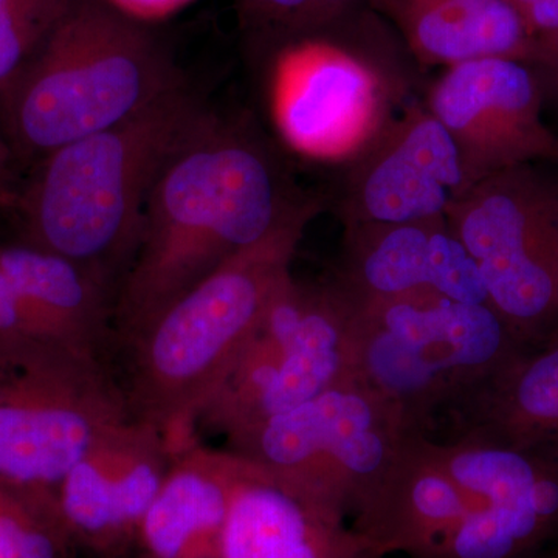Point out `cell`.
Returning a JSON list of instances; mask_svg holds the SVG:
<instances>
[{
  "label": "cell",
  "instance_id": "83f0119b",
  "mask_svg": "<svg viewBox=\"0 0 558 558\" xmlns=\"http://www.w3.org/2000/svg\"><path fill=\"white\" fill-rule=\"evenodd\" d=\"M509 2L512 3L513 7H515L517 11H519L521 16V11L527 9V7L531 5L532 2H535V0H509Z\"/></svg>",
  "mask_w": 558,
  "mask_h": 558
},
{
  "label": "cell",
  "instance_id": "5bb4252c",
  "mask_svg": "<svg viewBox=\"0 0 558 558\" xmlns=\"http://www.w3.org/2000/svg\"><path fill=\"white\" fill-rule=\"evenodd\" d=\"M174 457L159 429L134 418L87 450L58 488V508L81 554L105 558L138 550L140 526Z\"/></svg>",
  "mask_w": 558,
  "mask_h": 558
},
{
  "label": "cell",
  "instance_id": "f1b7e54d",
  "mask_svg": "<svg viewBox=\"0 0 558 558\" xmlns=\"http://www.w3.org/2000/svg\"><path fill=\"white\" fill-rule=\"evenodd\" d=\"M542 558H558V539L554 543Z\"/></svg>",
  "mask_w": 558,
  "mask_h": 558
},
{
  "label": "cell",
  "instance_id": "7c38bea8",
  "mask_svg": "<svg viewBox=\"0 0 558 558\" xmlns=\"http://www.w3.org/2000/svg\"><path fill=\"white\" fill-rule=\"evenodd\" d=\"M380 76L326 40L286 44L274 72V113L293 149L322 161L352 160L385 128Z\"/></svg>",
  "mask_w": 558,
  "mask_h": 558
},
{
  "label": "cell",
  "instance_id": "603a6c76",
  "mask_svg": "<svg viewBox=\"0 0 558 558\" xmlns=\"http://www.w3.org/2000/svg\"><path fill=\"white\" fill-rule=\"evenodd\" d=\"M349 2L352 0H236L247 24L299 39Z\"/></svg>",
  "mask_w": 558,
  "mask_h": 558
},
{
  "label": "cell",
  "instance_id": "f546056e",
  "mask_svg": "<svg viewBox=\"0 0 558 558\" xmlns=\"http://www.w3.org/2000/svg\"><path fill=\"white\" fill-rule=\"evenodd\" d=\"M105 558H145V557H143L142 554L138 553V550H134V553L123 554V556L105 557Z\"/></svg>",
  "mask_w": 558,
  "mask_h": 558
},
{
  "label": "cell",
  "instance_id": "e0dca14e",
  "mask_svg": "<svg viewBox=\"0 0 558 558\" xmlns=\"http://www.w3.org/2000/svg\"><path fill=\"white\" fill-rule=\"evenodd\" d=\"M242 458L193 444L172 459L138 531L145 558H220Z\"/></svg>",
  "mask_w": 558,
  "mask_h": 558
},
{
  "label": "cell",
  "instance_id": "9c48e42d",
  "mask_svg": "<svg viewBox=\"0 0 558 558\" xmlns=\"http://www.w3.org/2000/svg\"><path fill=\"white\" fill-rule=\"evenodd\" d=\"M413 425L357 380L227 438V450L351 515Z\"/></svg>",
  "mask_w": 558,
  "mask_h": 558
},
{
  "label": "cell",
  "instance_id": "7a4b0ae2",
  "mask_svg": "<svg viewBox=\"0 0 558 558\" xmlns=\"http://www.w3.org/2000/svg\"><path fill=\"white\" fill-rule=\"evenodd\" d=\"M301 199L259 137L205 109L150 190L110 348L267 236Z\"/></svg>",
  "mask_w": 558,
  "mask_h": 558
},
{
  "label": "cell",
  "instance_id": "ac0fdd59",
  "mask_svg": "<svg viewBox=\"0 0 558 558\" xmlns=\"http://www.w3.org/2000/svg\"><path fill=\"white\" fill-rule=\"evenodd\" d=\"M442 421L444 432L558 453V336L521 349Z\"/></svg>",
  "mask_w": 558,
  "mask_h": 558
},
{
  "label": "cell",
  "instance_id": "ba28073f",
  "mask_svg": "<svg viewBox=\"0 0 558 558\" xmlns=\"http://www.w3.org/2000/svg\"><path fill=\"white\" fill-rule=\"evenodd\" d=\"M351 380L354 328L347 293L333 279L303 282L290 275L197 427L227 439Z\"/></svg>",
  "mask_w": 558,
  "mask_h": 558
},
{
  "label": "cell",
  "instance_id": "2e32d148",
  "mask_svg": "<svg viewBox=\"0 0 558 558\" xmlns=\"http://www.w3.org/2000/svg\"><path fill=\"white\" fill-rule=\"evenodd\" d=\"M220 558H381L341 510L242 458Z\"/></svg>",
  "mask_w": 558,
  "mask_h": 558
},
{
  "label": "cell",
  "instance_id": "44dd1931",
  "mask_svg": "<svg viewBox=\"0 0 558 558\" xmlns=\"http://www.w3.org/2000/svg\"><path fill=\"white\" fill-rule=\"evenodd\" d=\"M57 495L0 487V558H78Z\"/></svg>",
  "mask_w": 558,
  "mask_h": 558
},
{
  "label": "cell",
  "instance_id": "277c9868",
  "mask_svg": "<svg viewBox=\"0 0 558 558\" xmlns=\"http://www.w3.org/2000/svg\"><path fill=\"white\" fill-rule=\"evenodd\" d=\"M205 112L185 81L117 126L36 161L10 207L20 242L78 264L119 299L165 161Z\"/></svg>",
  "mask_w": 558,
  "mask_h": 558
},
{
  "label": "cell",
  "instance_id": "52a82bcc",
  "mask_svg": "<svg viewBox=\"0 0 558 558\" xmlns=\"http://www.w3.org/2000/svg\"><path fill=\"white\" fill-rule=\"evenodd\" d=\"M128 418L102 355L69 341L0 336V487L58 497L70 469Z\"/></svg>",
  "mask_w": 558,
  "mask_h": 558
},
{
  "label": "cell",
  "instance_id": "9a60e30c",
  "mask_svg": "<svg viewBox=\"0 0 558 558\" xmlns=\"http://www.w3.org/2000/svg\"><path fill=\"white\" fill-rule=\"evenodd\" d=\"M333 281L357 299L429 292L462 303L488 304L478 266L447 218L347 227Z\"/></svg>",
  "mask_w": 558,
  "mask_h": 558
},
{
  "label": "cell",
  "instance_id": "8992f818",
  "mask_svg": "<svg viewBox=\"0 0 558 558\" xmlns=\"http://www.w3.org/2000/svg\"><path fill=\"white\" fill-rule=\"evenodd\" d=\"M347 296L355 380L417 429L435 427L524 348L488 304L429 292Z\"/></svg>",
  "mask_w": 558,
  "mask_h": 558
},
{
  "label": "cell",
  "instance_id": "4316f807",
  "mask_svg": "<svg viewBox=\"0 0 558 558\" xmlns=\"http://www.w3.org/2000/svg\"><path fill=\"white\" fill-rule=\"evenodd\" d=\"M521 17L539 31L558 32V0H535L521 11Z\"/></svg>",
  "mask_w": 558,
  "mask_h": 558
},
{
  "label": "cell",
  "instance_id": "30bf717a",
  "mask_svg": "<svg viewBox=\"0 0 558 558\" xmlns=\"http://www.w3.org/2000/svg\"><path fill=\"white\" fill-rule=\"evenodd\" d=\"M447 222L524 348L558 336V183L526 165L472 186Z\"/></svg>",
  "mask_w": 558,
  "mask_h": 558
},
{
  "label": "cell",
  "instance_id": "d6986e66",
  "mask_svg": "<svg viewBox=\"0 0 558 558\" xmlns=\"http://www.w3.org/2000/svg\"><path fill=\"white\" fill-rule=\"evenodd\" d=\"M0 267L25 303L70 343L106 359L116 299L89 271L64 256L24 242H0Z\"/></svg>",
  "mask_w": 558,
  "mask_h": 558
},
{
  "label": "cell",
  "instance_id": "cb8c5ba5",
  "mask_svg": "<svg viewBox=\"0 0 558 558\" xmlns=\"http://www.w3.org/2000/svg\"><path fill=\"white\" fill-rule=\"evenodd\" d=\"M0 336L38 337V339L62 340L46 319L40 318L25 303L13 282L0 267ZM70 343V341H69ZM75 344V343H73Z\"/></svg>",
  "mask_w": 558,
  "mask_h": 558
},
{
  "label": "cell",
  "instance_id": "3957f363",
  "mask_svg": "<svg viewBox=\"0 0 558 558\" xmlns=\"http://www.w3.org/2000/svg\"><path fill=\"white\" fill-rule=\"evenodd\" d=\"M322 207L303 197L267 236L110 348L106 360L131 418L159 429L172 453L199 442L202 410L292 275L304 231Z\"/></svg>",
  "mask_w": 558,
  "mask_h": 558
},
{
  "label": "cell",
  "instance_id": "6da1fadb",
  "mask_svg": "<svg viewBox=\"0 0 558 558\" xmlns=\"http://www.w3.org/2000/svg\"><path fill=\"white\" fill-rule=\"evenodd\" d=\"M349 519L381 558L532 556L558 534V458L416 429Z\"/></svg>",
  "mask_w": 558,
  "mask_h": 558
},
{
  "label": "cell",
  "instance_id": "8fae6325",
  "mask_svg": "<svg viewBox=\"0 0 558 558\" xmlns=\"http://www.w3.org/2000/svg\"><path fill=\"white\" fill-rule=\"evenodd\" d=\"M427 108L457 146L468 191L529 160H558V140L539 116L537 81L517 60L484 58L447 69Z\"/></svg>",
  "mask_w": 558,
  "mask_h": 558
},
{
  "label": "cell",
  "instance_id": "4fadbf2b",
  "mask_svg": "<svg viewBox=\"0 0 558 558\" xmlns=\"http://www.w3.org/2000/svg\"><path fill=\"white\" fill-rule=\"evenodd\" d=\"M344 226H385L447 218L465 193L457 146L425 108H411L352 159Z\"/></svg>",
  "mask_w": 558,
  "mask_h": 558
},
{
  "label": "cell",
  "instance_id": "d4e9b609",
  "mask_svg": "<svg viewBox=\"0 0 558 558\" xmlns=\"http://www.w3.org/2000/svg\"><path fill=\"white\" fill-rule=\"evenodd\" d=\"M108 2L128 16L150 24L185 9L194 0H108Z\"/></svg>",
  "mask_w": 558,
  "mask_h": 558
},
{
  "label": "cell",
  "instance_id": "484cf974",
  "mask_svg": "<svg viewBox=\"0 0 558 558\" xmlns=\"http://www.w3.org/2000/svg\"><path fill=\"white\" fill-rule=\"evenodd\" d=\"M22 168L9 140L0 131V207H10L21 185Z\"/></svg>",
  "mask_w": 558,
  "mask_h": 558
},
{
  "label": "cell",
  "instance_id": "ffe728a7",
  "mask_svg": "<svg viewBox=\"0 0 558 558\" xmlns=\"http://www.w3.org/2000/svg\"><path fill=\"white\" fill-rule=\"evenodd\" d=\"M399 22L418 60L447 69L515 60L526 40V24L509 0H399Z\"/></svg>",
  "mask_w": 558,
  "mask_h": 558
},
{
  "label": "cell",
  "instance_id": "7402d4cb",
  "mask_svg": "<svg viewBox=\"0 0 558 558\" xmlns=\"http://www.w3.org/2000/svg\"><path fill=\"white\" fill-rule=\"evenodd\" d=\"M75 0H0V95L47 43Z\"/></svg>",
  "mask_w": 558,
  "mask_h": 558
},
{
  "label": "cell",
  "instance_id": "5b68a950",
  "mask_svg": "<svg viewBox=\"0 0 558 558\" xmlns=\"http://www.w3.org/2000/svg\"><path fill=\"white\" fill-rule=\"evenodd\" d=\"M182 83L149 24L108 0H75L0 95V131L25 172L53 150L117 126Z\"/></svg>",
  "mask_w": 558,
  "mask_h": 558
}]
</instances>
